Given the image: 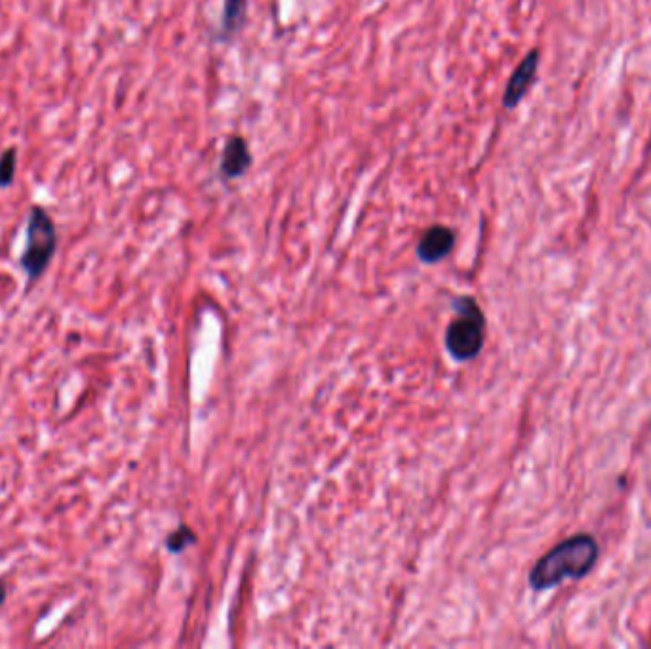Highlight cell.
<instances>
[{
	"label": "cell",
	"instance_id": "cell-10",
	"mask_svg": "<svg viewBox=\"0 0 651 649\" xmlns=\"http://www.w3.org/2000/svg\"><path fill=\"white\" fill-rule=\"evenodd\" d=\"M6 596H8V591H6V585L4 581H0V606L6 602Z\"/></svg>",
	"mask_w": 651,
	"mask_h": 649
},
{
	"label": "cell",
	"instance_id": "cell-1",
	"mask_svg": "<svg viewBox=\"0 0 651 649\" xmlns=\"http://www.w3.org/2000/svg\"><path fill=\"white\" fill-rule=\"evenodd\" d=\"M596 558L598 542L593 535H573L541 558L529 573V585L535 591H544L566 579H581L593 569Z\"/></svg>",
	"mask_w": 651,
	"mask_h": 649
},
{
	"label": "cell",
	"instance_id": "cell-6",
	"mask_svg": "<svg viewBox=\"0 0 651 649\" xmlns=\"http://www.w3.org/2000/svg\"><path fill=\"white\" fill-rule=\"evenodd\" d=\"M250 166H252V155L248 143L244 141V138L235 135V138H231L225 145L221 158V175L225 179L240 177L242 174H246Z\"/></svg>",
	"mask_w": 651,
	"mask_h": 649
},
{
	"label": "cell",
	"instance_id": "cell-5",
	"mask_svg": "<svg viewBox=\"0 0 651 649\" xmlns=\"http://www.w3.org/2000/svg\"><path fill=\"white\" fill-rule=\"evenodd\" d=\"M453 246H456V233L444 225H434L421 236L417 255L425 263H438L446 258Z\"/></svg>",
	"mask_w": 651,
	"mask_h": 649
},
{
	"label": "cell",
	"instance_id": "cell-2",
	"mask_svg": "<svg viewBox=\"0 0 651 649\" xmlns=\"http://www.w3.org/2000/svg\"><path fill=\"white\" fill-rule=\"evenodd\" d=\"M57 250V229L47 208L33 206L27 219V240L21 253V269L27 275V288L47 273Z\"/></svg>",
	"mask_w": 651,
	"mask_h": 649
},
{
	"label": "cell",
	"instance_id": "cell-7",
	"mask_svg": "<svg viewBox=\"0 0 651 649\" xmlns=\"http://www.w3.org/2000/svg\"><path fill=\"white\" fill-rule=\"evenodd\" d=\"M246 6L248 0H225L223 4V18H221V37L231 38L235 37L242 23L246 20Z\"/></svg>",
	"mask_w": 651,
	"mask_h": 649
},
{
	"label": "cell",
	"instance_id": "cell-8",
	"mask_svg": "<svg viewBox=\"0 0 651 649\" xmlns=\"http://www.w3.org/2000/svg\"><path fill=\"white\" fill-rule=\"evenodd\" d=\"M18 170V147H8L0 155V189H8L13 184Z\"/></svg>",
	"mask_w": 651,
	"mask_h": 649
},
{
	"label": "cell",
	"instance_id": "cell-4",
	"mask_svg": "<svg viewBox=\"0 0 651 649\" xmlns=\"http://www.w3.org/2000/svg\"><path fill=\"white\" fill-rule=\"evenodd\" d=\"M537 67H539V52L532 50L522 59L517 71L512 73V77L505 88V96H503L505 109H514L524 99L529 86H532L535 81Z\"/></svg>",
	"mask_w": 651,
	"mask_h": 649
},
{
	"label": "cell",
	"instance_id": "cell-3",
	"mask_svg": "<svg viewBox=\"0 0 651 649\" xmlns=\"http://www.w3.org/2000/svg\"><path fill=\"white\" fill-rule=\"evenodd\" d=\"M458 319L453 320L446 334V346L453 358H475L486 337V319L473 297H459L456 301Z\"/></svg>",
	"mask_w": 651,
	"mask_h": 649
},
{
	"label": "cell",
	"instance_id": "cell-9",
	"mask_svg": "<svg viewBox=\"0 0 651 649\" xmlns=\"http://www.w3.org/2000/svg\"><path fill=\"white\" fill-rule=\"evenodd\" d=\"M189 541H193V534H191V530H187V527L184 525L181 530H177L176 534H172L168 537V549L172 552H179V551H184L189 545Z\"/></svg>",
	"mask_w": 651,
	"mask_h": 649
}]
</instances>
